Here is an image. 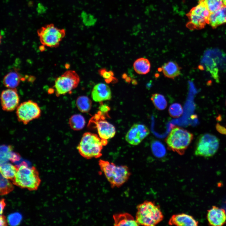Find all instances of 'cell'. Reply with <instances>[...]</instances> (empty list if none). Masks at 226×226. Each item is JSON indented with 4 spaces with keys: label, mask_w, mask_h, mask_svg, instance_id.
Instances as JSON below:
<instances>
[{
    "label": "cell",
    "mask_w": 226,
    "mask_h": 226,
    "mask_svg": "<svg viewBox=\"0 0 226 226\" xmlns=\"http://www.w3.org/2000/svg\"><path fill=\"white\" fill-rule=\"evenodd\" d=\"M100 110L102 113L106 115H107L110 108L107 106L101 103L99 107Z\"/></svg>",
    "instance_id": "cell-34"
},
{
    "label": "cell",
    "mask_w": 226,
    "mask_h": 226,
    "mask_svg": "<svg viewBox=\"0 0 226 226\" xmlns=\"http://www.w3.org/2000/svg\"><path fill=\"white\" fill-rule=\"evenodd\" d=\"M223 5L226 6V0H223Z\"/></svg>",
    "instance_id": "cell-37"
},
{
    "label": "cell",
    "mask_w": 226,
    "mask_h": 226,
    "mask_svg": "<svg viewBox=\"0 0 226 226\" xmlns=\"http://www.w3.org/2000/svg\"><path fill=\"white\" fill-rule=\"evenodd\" d=\"M198 223L193 217L184 213L173 215L168 222L170 225L196 226Z\"/></svg>",
    "instance_id": "cell-16"
},
{
    "label": "cell",
    "mask_w": 226,
    "mask_h": 226,
    "mask_svg": "<svg viewBox=\"0 0 226 226\" xmlns=\"http://www.w3.org/2000/svg\"><path fill=\"white\" fill-rule=\"evenodd\" d=\"M150 131L145 125L139 123L133 124L125 136L126 141L132 145H137L149 134Z\"/></svg>",
    "instance_id": "cell-12"
},
{
    "label": "cell",
    "mask_w": 226,
    "mask_h": 226,
    "mask_svg": "<svg viewBox=\"0 0 226 226\" xmlns=\"http://www.w3.org/2000/svg\"><path fill=\"white\" fill-rule=\"evenodd\" d=\"M226 23V6L223 5L217 11L211 13L208 23L213 28Z\"/></svg>",
    "instance_id": "cell-17"
},
{
    "label": "cell",
    "mask_w": 226,
    "mask_h": 226,
    "mask_svg": "<svg viewBox=\"0 0 226 226\" xmlns=\"http://www.w3.org/2000/svg\"><path fill=\"white\" fill-rule=\"evenodd\" d=\"M152 151L156 157L161 158L166 154V150L163 144L158 141H153L151 144Z\"/></svg>",
    "instance_id": "cell-26"
},
{
    "label": "cell",
    "mask_w": 226,
    "mask_h": 226,
    "mask_svg": "<svg viewBox=\"0 0 226 226\" xmlns=\"http://www.w3.org/2000/svg\"><path fill=\"white\" fill-rule=\"evenodd\" d=\"M6 205L5 200L2 199L0 200V214L2 215L3 213V209Z\"/></svg>",
    "instance_id": "cell-36"
},
{
    "label": "cell",
    "mask_w": 226,
    "mask_h": 226,
    "mask_svg": "<svg viewBox=\"0 0 226 226\" xmlns=\"http://www.w3.org/2000/svg\"><path fill=\"white\" fill-rule=\"evenodd\" d=\"M80 81L79 77L75 71H66L55 81L54 88L56 95L58 97L70 93L77 87Z\"/></svg>",
    "instance_id": "cell-8"
},
{
    "label": "cell",
    "mask_w": 226,
    "mask_h": 226,
    "mask_svg": "<svg viewBox=\"0 0 226 226\" xmlns=\"http://www.w3.org/2000/svg\"><path fill=\"white\" fill-rule=\"evenodd\" d=\"M18 166L9 163L0 164L1 174L5 178L12 180L14 178L17 172Z\"/></svg>",
    "instance_id": "cell-22"
},
{
    "label": "cell",
    "mask_w": 226,
    "mask_h": 226,
    "mask_svg": "<svg viewBox=\"0 0 226 226\" xmlns=\"http://www.w3.org/2000/svg\"><path fill=\"white\" fill-rule=\"evenodd\" d=\"M19 98L16 88L3 90L1 95V103L3 110L8 112L16 109L18 105Z\"/></svg>",
    "instance_id": "cell-13"
},
{
    "label": "cell",
    "mask_w": 226,
    "mask_h": 226,
    "mask_svg": "<svg viewBox=\"0 0 226 226\" xmlns=\"http://www.w3.org/2000/svg\"><path fill=\"white\" fill-rule=\"evenodd\" d=\"M21 76L16 71H11L6 75L3 79V83L8 88L14 89L19 85L21 79Z\"/></svg>",
    "instance_id": "cell-20"
},
{
    "label": "cell",
    "mask_w": 226,
    "mask_h": 226,
    "mask_svg": "<svg viewBox=\"0 0 226 226\" xmlns=\"http://www.w3.org/2000/svg\"><path fill=\"white\" fill-rule=\"evenodd\" d=\"M207 218L210 225L222 226L226 222V213L223 209L213 206L207 211Z\"/></svg>",
    "instance_id": "cell-14"
},
{
    "label": "cell",
    "mask_w": 226,
    "mask_h": 226,
    "mask_svg": "<svg viewBox=\"0 0 226 226\" xmlns=\"http://www.w3.org/2000/svg\"><path fill=\"white\" fill-rule=\"evenodd\" d=\"M22 216L18 213H15L9 215L7 218L8 223L11 226L19 225L22 219Z\"/></svg>",
    "instance_id": "cell-30"
},
{
    "label": "cell",
    "mask_w": 226,
    "mask_h": 226,
    "mask_svg": "<svg viewBox=\"0 0 226 226\" xmlns=\"http://www.w3.org/2000/svg\"><path fill=\"white\" fill-rule=\"evenodd\" d=\"M201 0L204 3L211 13L218 10L223 5V0Z\"/></svg>",
    "instance_id": "cell-28"
},
{
    "label": "cell",
    "mask_w": 226,
    "mask_h": 226,
    "mask_svg": "<svg viewBox=\"0 0 226 226\" xmlns=\"http://www.w3.org/2000/svg\"><path fill=\"white\" fill-rule=\"evenodd\" d=\"M0 226H6L8 223L7 220L6 219L5 216L1 215L0 217Z\"/></svg>",
    "instance_id": "cell-35"
},
{
    "label": "cell",
    "mask_w": 226,
    "mask_h": 226,
    "mask_svg": "<svg viewBox=\"0 0 226 226\" xmlns=\"http://www.w3.org/2000/svg\"><path fill=\"white\" fill-rule=\"evenodd\" d=\"M85 121L81 115L76 114L71 116L69 120V124L71 128L75 131L82 129L85 126Z\"/></svg>",
    "instance_id": "cell-23"
},
{
    "label": "cell",
    "mask_w": 226,
    "mask_h": 226,
    "mask_svg": "<svg viewBox=\"0 0 226 226\" xmlns=\"http://www.w3.org/2000/svg\"><path fill=\"white\" fill-rule=\"evenodd\" d=\"M219 146V141L216 137L209 133L202 134L196 140L195 154L205 158L211 157L217 152Z\"/></svg>",
    "instance_id": "cell-7"
},
{
    "label": "cell",
    "mask_w": 226,
    "mask_h": 226,
    "mask_svg": "<svg viewBox=\"0 0 226 226\" xmlns=\"http://www.w3.org/2000/svg\"><path fill=\"white\" fill-rule=\"evenodd\" d=\"M105 116L99 111L91 118L88 126L90 128H96L101 138L108 140L114 136L116 130L114 126L105 120Z\"/></svg>",
    "instance_id": "cell-9"
},
{
    "label": "cell",
    "mask_w": 226,
    "mask_h": 226,
    "mask_svg": "<svg viewBox=\"0 0 226 226\" xmlns=\"http://www.w3.org/2000/svg\"><path fill=\"white\" fill-rule=\"evenodd\" d=\"M107 143V140L102 139L96 134L86 132L83 134L77 148L84 158H97L102 156L103 147Z\"/></svg>",
    "instance_id": "cell-1"
},
{
    "label": "cell",
    "mask_w": 226,
    "mask_h": 226,
    "mask_svg": "<svg viewBox=\"0 0 226 226\" xmlns=\"http://www.w3.org/2000/svg\"><path fill=\"white\" fill-rule=\"evenodd\" d=\"M137 209L135 219L139 225L155 226L164 218L159 206L153 202L145 201L138 205Z\"/></svg>",
    "instance_id": "cell-2"
},
{
    "label": "cell",
    "mask_w": 226,
    "mask_h": 226,
    "mask_svg": "<svg viewBox=\"0 0 226 226\" xmlns=\"http://www.w3.org/2000/svg\"><path fill=\"white\" fill-rule=\"evenodd\" d=\"M161 68L165 77L173 79L180 75L181 69L177 63L174 61L165 63Z\"/></svg>",
    "instance_id": "cell-18"
},
{
    "label": "cell",
    "mask_w": 226,
    "mask_h": 226,
    "mask_svg": "<svg viewBox=\"0 0 226 226\" xmlns=\"http://www.w3.org/2000/svg\"><path fill=\"white\" fill-rule=\"evenodd\" d=\"M92 104L91 100L86 96H79L76 100V105L78 109L83 113L88 112L91 108Z\"/></svg>",
    "instance_id": "cell-24"
},
{
    "label": "cell",
    "mask_w": 226,
    "mask_h": 226,
    "mask_svg": "<svg viewBox=\"0 0 226 226\" xmlns=\"http://www.w3.org/2000/svg\"><path fill=\"white\" fill-rule=\"evenodd\" d=\"M183 112V107L179 103H175L171 105L168 109L169 113L171 117L177 118L180 116Z\"/></svg>",
    "instance_id": "cell-29"
},
{
    "label": "cell",
    "mask_w": 226,
    "mask_h": 226,
    "mask_svg": "<svg viewBox=\"0 0 226 226\" xmlns=\"http://www.w3.org/2000/svg\"><path fill=\"white\" fill-rule=\"evenodd\" d=\"M13 189L12 184L8 179L0 174V193L1 195H6L12 191Z\"/></svg>",
    "instance_id": "cell-27"
},
{
    "label": "cell",
    "mask_w": 226,
    "mask_h": 226,
    "mask_svg": "<svg viewBox=\"0 0 226 226\" xmlns=\"http://www.w3.org/2000/svg\"><path fill=\"white\" fill-rule=\"evenodd\" d=\"M193 138L192 133L183 128L175 126L171 130L165 141L170 150L183 155Z\"/></svg>",
    "instance_id": "cell-5"
},
{
    "label": "cell",
    "mask_w": 226,
    "mask_h": 226,
    "mask_svg": "<svg viewBox=\"0 0 226 226\" xmlns=\"http://www.w3.org/2000/svg\"><path fill=\"white\" fill-rule=\"evenodd\" d=\"M100 73L107 83H110L115 79L113 73L111 71H107L105 69H102L100 70Z\"/></svg>",
    "instance_id": "cell-32"
},
{
    "label": "cell",
    "mask_w": 226,
    "mask_h": 226,
    "mask_svg": "<svg viewBox=\"0 0 226 226\" xmlns=\"http://www.w3.org/2000/svg\"><path fill=\"white\" fill-rule=\"evenodd\" d=\"M211 13L202 2L199 0L198 4L192 8L186 16L189 21L186 27L189 30H200L203 28L208 23Z\"/></svg>",
    "instance_id": "cell-6"
},
{
    "label": "cell",
    "mask_w": 226,
    "mask_h": 226,
    "mask_svg": "<svg viewBox=\"0 0 226 226\" xmlns=\"http://www.w3.org/2000/svg\"><path fill=\"white\" fill-rule=\"evenodd\" d=\"M135 72L140 75H145L148 73L150 70L151 64L147 58L141 57L136 59L133 64Z\"/></svg>",
    "instance_id": "cell-21"
},
{
    "label": "cell",
    "mask_w": 226,
    "mask_h": 226,
    "mask_svg": "<svg viewBox=\"0 0 226 226\" xmlns=\"http://www.w3.org/2000/svg\"><path fill=\"white\" fill-rule=\"evenodd\" d=\"M41 114V110L38 105L31 100L21 103L16 109L18 121L24 125L39 118Z\"/></svg>",
    "instance_id": "cell-10"
},
{
    "label": "cell",
    "mask_w": 226,
    "mask_h": 226,
    "mask_svg": "<svg viewBox=\"0 0 226 226\" xmlns=\"http://www.w3.org/2000/svg\"><path fill=\"white\" fill-rule=\"evenodd\" d=\"M91 95L92 99L94 101L99 102L109 100L112 96L110 87L103 83H98L94 87Z\"/></svg>",
    "instance_id": "cell-15"
},
{
    "label": "cell",
    "mask_w": 226,
    "mask_h": 226,
    "mask_svg": "<svg viewBox=\"0 0 226 226\" xmlns=\"http://www.w3.org/2000/svg\"><path fill=\"white\" fill-rule=\"evenodd\" d=\"M63 30L58 29L52 25L43 28L39 32L41 43L50 47H56L65 35Z\"/></svg>",
    "instance_id": "cell-11"
},
{
    "label": "cell",
    "mask_w": 226,
    "mask_h": 226,
    "mask_svg": "<svg viewBox=\"0 0 226 226\" xmlns=\"http://www.w3.org/2000/svg\"><path fill=\"white\" fill-rule=\"evenodd\" d=\"M99 165L111 186L119 187L126 182L131 173L126 165H117L113 163L100 159Z\"/></svg>",
    "instance_id": "cell-3"
},
{
    "label": "cell",
    "mask_w": 226,
    "mask_h": 226,
    "mask_svg": "<svg viewBox=\"0 0 226 226\" xmlns=\"http://www.w3.org/2000/svg\"><path fill=\"white\" fill-rule=\"evenodd\" d=\"M18 166L16 174L12 180L13 184L30 191L37 190L41 180L38 172L35 167H29L25 161L23 162Z\"/></svg>",
    "instance_id": "cell-4"
},
{
    "label": "cell",
    "mask_w": 226,
    "mask_h": 226,
    "mask_svg": "<svg viewBox=\"0 0 226 226\" xmlns=\"http://www.w3.org/2000/svg\"><path fill=\"white\" fill-rule=\"evenodd\" d=\"M151 100L155 107L158 110H164L167 106V102L165 97L159 93L153 94L151 97Z\"/></svg>",
    "instance_id": "cell-25"
},
{
    "label": "cell",
    "mask_w": 226,
    "mask_h": 226,
    "mask_svg": "<svg viewBox=\"0 0 226 226\" xmlns=\"http://www.w3.org/2000/svg\"><path fill=\"white\" fill-rule=\"evenodd\" d=\"M82 16L83 22L86 25L91 26L93 25L95 22V19L91 14L83 13Z\"/></svg>",
    "instance_id": "cell-31"
},
{
    "label": "cell",
    "mask_w": 226,
    "mask_h": 226,
    "mask_svg": "<svg viewBox=\"0 0 226 226\" xmlns=\"http://www.w3.org/2000/svg\"><path fill=\"white\" fill-rule=\"evenodd\" d=\"M115 226H139L133 217L126 213L115 214L113 216Z\"/></svg>",
    "instance_id": "cell-19"
},
{
    "label": "cell",
    "mask_w": 226,
    "mask_h": 226,
    "mask_svg": "<svg viewBox=\"0 0 226 226\" xmlns=\"http://www.w3.org/2000/svg\"></svg>",
    "instance_id": "cell-38"
},
{
    "label": "cell",
    "mask_w": 226,
    "mask_h": 226,
    "mask_svg": "<svg viewBox=\"0 0 226 226\" xmlns=\"http://www.w3.org/2000/svg\"><path fill=\"white\" fill-rule=\"evenodd\" d=\"M20 159V156L18 153L10 152L9 154V160L12 162L14 163L19 161Z\"/></svg>",
    "instance_id": "cell-33"
}]
</instances>
